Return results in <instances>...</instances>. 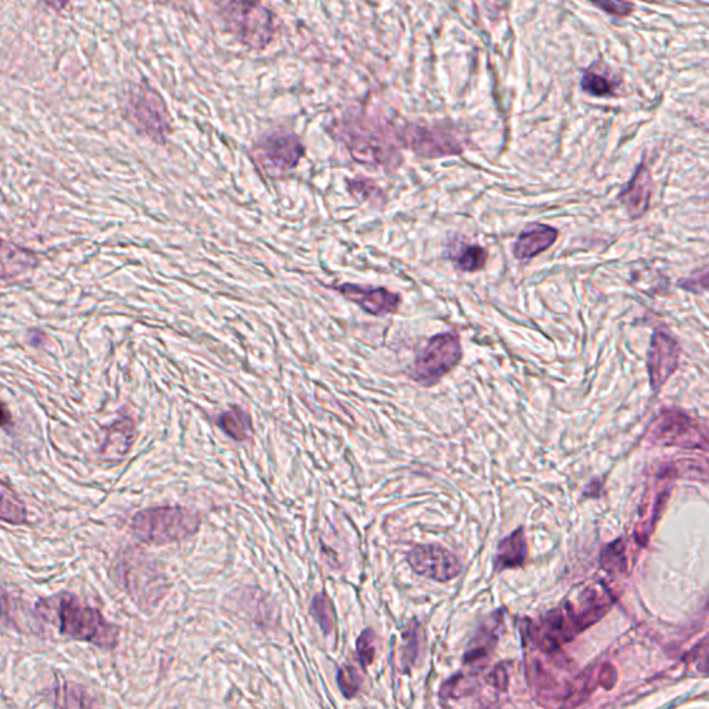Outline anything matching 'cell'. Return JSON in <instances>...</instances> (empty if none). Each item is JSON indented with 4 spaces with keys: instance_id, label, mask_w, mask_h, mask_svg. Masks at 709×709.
I'll list each match as a JSON object with an SVG mask.
<instances>
[{
    "instance_id": "obj_1",
    "label": "cell",
    "mask_w": 709,
    "mask_h": 709,
    "mask_svg": "<svg viewBox=\"0 0 709 709\" xmlns=\"http://www.w3.org/2000/svg\"><path fill=\"white\" fill-rule=\"evenodd\" d=\"M612 607V599L594 586L576 593L575 599L562 601V606L546 612L539 624L529 622L532 646L550 654L560 646L573 640L583 630L596 624Z\"/></svg>"
},
{
    "instance_id": "obj_2",
    "label": "cell",
    "mask_w": 709,
    "mask_h": 709,
    "mask_svg": "<svg viewBox=\"0 0 709 709\" xmlns=\"http://www.w3.org/2000/svg\"><path fill=\"white\" fill-rule=\"evenodd\" d=\"M38 612L59 628L60 635L92 643L104 650L118 645L119 630L99 610L85 606L72 593H60L38 603Z\"/></svg>"
},
{
    "instance_id": "obj_3",
    "label": "cell",
    "mask_w": 709,
    "mask_h": 709,
    "mask_svg": "<svg viewBox=\"0 0 709 709\" xmlns=\"http://www.w3.org/2000/svg\"><path fill=\"white\" fill-rule=\"evenodd\" d=\"M200 515L190 508H146L132 520L133 535L146 544H166L184 541L200 528Z\"/></svg>"
},
{
    "instance_id": "obj_4",
    "label": "cell",
    "mask_w": 709,
    "mask_h": 709,
    "mask_svg": "<svg viewBox=\"0 0 709 709\" xmlns=\"http://www.w3.org/2000/svg\"><path fill=\"white\" fill-rule=\"evenodd\" d=\"M127 121L142 135L158 145H165L171 127L165 103L157 92L146 85H133L122 100Z\"/></svg>"
},
{
    "instance_id": "obj_5",
    "label": "cell",
    "mask_w": 709,
    "mask_h": 709,
    "mask_svg": "<svg viewBox=\"0 0 709 709\" xmlns=\"http://www.w3.org/2000/svg\"><path fill=\"white\" fill-rule=\"evenodd\" d=\"M463 356L460 338L455 333H440L430 338L417 354L411 377L417 384L432 387L452 372Z\"/></svg>"
},
{
    "instance_id": "obj_6",
    "label": "cell",
    "mask_w": 709,
    "mask_h": 709,
    "mask_svg": "<svg viewBox=\"0 0 709 709\" xmlns=\"http://www.w3.org/2000/svg\"><path fill=\"white\" fill-rule=\"evenodd\" d=\"M305 156V146L294 133L273 130L260 137L254 147V158L266 171L284 174L296 169Z\"/></svg>"
},
{
    "instance_id": "obj_7",
    "label": "cell",
    "mask_w": 709,
    "mask_h": 709,
    "mask_svg": "<svg viewBox=\"0 0 709 709\" xmlns=\"http://www.w3.org/2000/svg\"><path fill=\"white\" fill-rule=\"evenodd\" d=\"M225 15L231 30L252 46L266 44L272 38V15L260 5L249 0L232 2L226 7Z\"/></svg>"
},
{
    "instance_id": "obj_8",
    "label": "cell",
    "mask_w": 709,
    "mask_h": 709,
    "mask_svg": "<svg viewBox=\"0 0 709 709\" xmlns=\"http://www.w3.org/2000/svg\"><path fill=\"white\" fill-rule=\"evenodd\" d=\"M406 562L417 575L426 576L437 582H449L461 572V562L445 547L438 544H420L406 556Z\"/></svg>"
},
{
    "instance_id": "obj_9",
    "label": "cell",
    "mask_w": 709,
    "mask_h": 709,
    "mask_svg": "<svg viewBox=\"0 0 709 709\" xmlns=\"http://www.w3.org/2000/svg\"><path fill=\"white\" fill-rule=\"evenodd\" d=\"M346 301L361 307L366 314L375 317L398 314L402 297L388 290L385 287L364 286V284L343 283L333 286Z\"/></svg>"
},
{
    "instance_id": "obj_10",
    "label": "cell",
    "mask_w": 709,
    "mask_h": 709,
    "mask_svg": "<svg viewBox=\"0 0 709 709\" xmlns=\"http://www.w3.org/2000/svg\"><path fill=\"white\" fill-rule=\"evenodd\" d=\"M680 361L679 343L668 331L657 328L648 352V372L653 391H658L676 372Z\"/></svg>"
},
{
    "instance_id": "obj_11",
    "label": "cell",
    "mask_w": 709,
    "mask_h": 709,
    "mask_svg": "<svg viewBox=\"0 0 709 709\" xmlns=\"http://www.w3.org/2000/svg\"><path fill=\"white\" fill-rule=\"evenodd\" d=\"M503 627H505V612L502 610H497L491 615H487L468 641V648L464 653V664L474 666L482 659L491 656L492 651L496 648L497 641H499Z\"/></svg>"
},
{
    "instance_id": "obj_12",
    "label": "cell",
    "mask_w": 709,
    "mask_h": 709,
    "mask_svg": "<svg viewBox=\"0 0 709 709\" xmlns=\"http://www.w3.org/2000/svg\"><path fill=\"white\" fill-rule=\"evenodd\" d=\"M654 440L661 442H672L679 445L680 440H697L700 438V424L693 420L689 414L683 413L675 409L662 411L651 427Z\"/></svg>"
},
{
    "instance_id": "obj_13",
    "label": "cell",
    "mask_w": 709,
    "mask_h": 709,
    "mask_svg": "<svg viewBox=\"0 0 709 709\" xmlns=\"http://www.w3.org/2000/svg\"><path fill=\"white\" fill-rule=\"evenodd\" d=\"M39 257L30 249L0 237V280H12L39 266Z\"/></svg>"
},
{
    "instance_id": "obj_14",
    "label": "cell",
    "mask_w": 709,
    "mask_h": 709,
    "mask_svg": "<svg viewBox=\"0 0 709 709\" xmlns=\"http://www.w3.org/2000/svg\"><path fill=\"white\" fill-rule=\"evenodd\" d=\"M559 239V231L549 225L532 223L515 240L513 252L518 260H528L549 250Z\"/></svg>"
},
{
    "instance_id": "obj_15",
    "label": "cell",
    "mask_w": 709,
    "mask_h": 709,
    "mask_svg": "<svg viewBox=\"0 0 709 709\" xmlns=\"http://www.w3.org/2000/svg\"><path fill=\"white\" fill-rule=\"evenodd\" d=\"M651 189H653V184H651L650 174H648V168L641 164L627 189L619 194V202L622 203L629 216L640 218L648 211V205H650Z\"/></svg>"
},
{
    "instance_id": "obj_16",
    "label": "cell",
    "mask_w": 709,
    "mask_h": 709,
    "mask_svg": "<svg viewBox=\"0 0 709 709\" xmlns=\"http://www.w3.org/2000/svg\"><path fill=\"white\" fill-rule=\"evenodd\" d=\"M526 557H528V544H526L525 532L524 528H518L512 535H508L497 544L494 556V568L497 572L515 570L523 567Z\"/></svg>"
},
{
    "instance_id": "obj_17",
    "label": "cell",
    "mask_w": 709,
    "mask_h": 709,
    "mask_svg": "<svg viewBox=\"0 0 709 709\" xmlns=\"http://www.w3.org/2000/svg\"><path fill=\"white\" fill-rule=\"evenodd\" d=\"M135 437H137V432H135L133 420L129 417L119 419L113 426L109 427V432H107L103 455L109 458H114V460L124 458L132 448Z\"/></svg>"
},
{
    "instance_id": "obj_18",
    "label": "cell",
    "mask_w": 709,
    "mask_h": 709,
    "mask_svg": "<svg viewBox=\"0 0 709 709\" xmlns=\"http://www.w3.org/2000/svg\"><path fill=\"white\" fill-rule=\"evenodd\" d=\"M216 426L237 442L250 440L254 432L251 416L240 406H232L229 411H222L216 417Z\"/></svg>"
},
{
    "instance_id": "obj_19",
    "label": "cell",
    "mask_w": 709,
    "mask_h": 709,
    "mask_svg": "<svg viewBox=\"0 0 709 709\" xmlns=\"http://www.w3.org/2000/svg\"><path fill=\"white\" fill-rule=\"evenodd\" d=\"M53 705L60 708H89L95 706L92 695L74 683L57 685L54 689Z\"/></svg>"
},
{
    "instance_id": "obj_20",
    "label": "cell",
    "mask_w": 709,
    "mask_h": 709,
    "mask_svg": "<svg viewBox=\"0 0 709 709\" xmlns=\"http://www.w3.org/2000/svg\"><path fill=\"white\" fill-rule=\"evenodd\" d=\"M487 258H489V254L481 246H464L463 249L452 255L456 269L464 273H476L484 269Z\"/></svg>"
},
{
    "instance_id": "obj_21",
    "label": "cell",
    "mask_w": 709,
    "mask_h": 709,
    "mask_svg": "<svg viewBox=\"0 0 709 709\" xmlns=\"http://www.w3.org/2000/svg\"><path fill=\"white\" fill-rule=\"evenodd\" d=\"M0 521L20 525L27 521V510L9 487L0 484Z\"/></svg>"
},
{
    "instance_id": "obj_22",
    "label": "cell",
    "mask_w": 709,
    "mask_h": 709,
    "mask_svg": "<svg viewBox=\"0 0 709 709\" xmlns=\"http://www.w3.org/2000/svg\"><path fill=\"white\" fill-rule=\"evenodd\" d=\"M420 624L416 619L409 625L408 629L403 632V646L401 650V668L402 672L409 674L416 664L420 650Z\"/></svg>"
},
{
    "instance_id": "obj_23",
    "label": "cell",
    "mask_w": 709,
    "mask_h": 709,
    "mask_svg": "<svg viewBox=\"0 0 709 709\" xmlns=\"http://www.w3.org/2000/svg\"><path fill=\"white\" fill-rule=\"evenodd\" d=\"M310 614L315 618L325 635L333 632L336 625V614L330 597L326 593H319L314 597L310 604Z\"/></svg>"
},
{
    "instance_id": "obj_24",
    "label": "cell",
    "mask_w": 709,
    "mask_h": 709,
    "mask_svg": "<svg viewBox=\"0 0 709 709\" xmlns=\"http://www.w3.org/2000/svg\"><path fill=\"white\" fill-rule=\"evenodd\" d=\"M348 192L352 197L356 198L361 203H370V204L382 205L384 193L380 189L375 182L366 179V177H356L348 181Z\"/></svg>"
},
{
    "instance_id": "obj_25",
    "label": "cell",
    "mask_w": 709,
    "mask_h": 709,
    "mask_svg": "<svg viewBox=\"0 0 709 709\" xmlns=\"http://www.w3.org/2000/svg\"><path fill=\"white\" fill-rule=\"evenodd\" d=\"M601 567L609 573H619L627 568V559H625V544L622 539L610 544L601 552Z\"/></svg>"
},
{
    "instance_id": "obj_26",
    "label": "cell",
    "mask_w": 709,
    "mask_h": 709,
    "mask_svg": "<svg viewBox=\"0 0 709 709\" xmlns=\"http://www.w3.org/2000/svg\"><path fill=\"white\" fill-rule=\"evenodd\" d=\"M338 687L345 698H354L361 690L362 679L352 665H344L338 669Z\"/></svg>"
},
{
    "instance_id": "obj_27",
    "label": "cell",
    "mask_w": 709,
    "mask_h": 709,
    "mask_svg": "<svg viewBox=\"0 0 709 709\" xmlns=\"http://www.w3.org/2000/svg\"><path fill=\"white\" fill-rule=\"evenodd\" d=\"M375 641H377V638H375L373 629H364L356 641V654H358L359 662L364 669L374 662Z\"/></svg>"
},
{
    "instance_id": "obj_28",
    "label": "cell",
    "mask_w": 709,
    "mask_h": 709,
    "mask_svg": "<svg viewBox=\"0 0 709 709\" xmlns=\"http://www.w3.org/2000/svg\"><path fill=\"white\" fill-rule=\"evenodd\" d=\"M582 85L585 90L594 96L607 95L611 90L609 80L597 74H586Z\"/></svg>"
},
{
    "instance_id": "obj_29",
    "label": "cell",
    "mask_w": 709,
    "mask_h": 709,
    "mask_svg": "<svg viewBox=\"0 0 709 709\" xmlns=\"http://www.w3.org/2000/svg\"><path fill=\"white\" fill-rule=\"evenodd\" d=\"M489 683H492L496 689L506 690V687H507L508 676L507 672L505 671L503 666H497V668L492 672L491 677H489Z\"/></svg>"
},
{
    "instance_id": "obj_30",
    "label": "cell",
    "mask_w": 709,
    "mask_h": 709,
    "mask_svg": "<svg viewBox=\"0 0 709 709\" xmlns=\"http://www.w3.org/2000/svg\"><path fill=\"white\" fill-rule=\"evenodd\" d=\"M596 2L597 5H601L606 2L609 6H607V12L612 13V14H627L628 10H629V6L627 5L622 4L619 0H593Z\"/></svg>"
},
{
    "instance_id": "obj_31",
    "label": "cell",
    "mask_w": 709,
    "mask_h": 709,
    "mask_svg": "<svg viewBox=\"0 0 709 709\" xmlns=\"http://www.w3.org/2000/svg\"><path fill=\"white\" fill-rule=\"evenodd\" d=\"M12 424H13L12 413H10L9 408H7L6 403L2 402V401H0V429H7V427L12 426Z\"/></svg>"
},
{
    "instance_id": "obj_32",
    "label": "cell",
    "mask_w": 709,
    "mask_h": 709,
    "mask_svg": "<svg viewBox=\"0 0 709 709\" xmlns=\"http://www.w3.org/2000/svg\"><path fill=\"white\" fill-rule=\"evenodd\" d=\"M41 2L54 12H61L69 5V0H41Z\"/></svg>"
}]
</instances>
